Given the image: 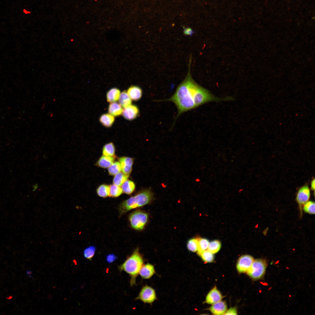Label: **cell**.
I'll return each mask as SVG.
<instances>
[{
	"instance_id": "1",
	"label": "cell",
	"mask_w": 315,
	"mask_h": 315,
	"mask_svg": "<svg viewBox=\"0 0 315 315\" xmlns=\"http://www.w3.org/2000/svg\"><path fill=\"white\" fill-rule=\"evenodd\" d=\"M184 80L179 85L173 95L170 98L162 101L173 102L178 110L177 118L184 112L195 108L211 102H220L228 100L227 97L220 98L197 83L192 79L190 71Z\"/></svg>"
},
{
	"instance_id": "2",
	"label": "cell",
	"mask_w": 315,
	"mask_h": 315,
	"mask_svg": "<svg viewBox=\"0 0 315 315\" xmlns=\"http://www.w3.org/2000/svg\"><path fill=\"white\" fill-rule=\"evenodd\" d=\"M153 194L149 190L141 191L134 195L123 201L119 207V215L120 216L129 211L141 207L150 202Z\"/></svg>"
},
{
	"instance_id": "3",
	"label": "cell",
	"mask_w": 315,
	"mask_h": 315,
	"mask_svg": "<svg viewBox=\"0 0 315 315\" xmlns=\"http://www.w3.org/2000/svg\"><path fill=\"white\" fill-rule=\"evenodd\" d=\"M143 263V258L139 252L138 248H137L132 255L119 266L120 271H124L130 276L131 285L135 284L136 278Z\"/></svg>"
},
{
	"instance_id": "4",
	"label": "cell",
	"mask_w": 315,
	"mask_h": 315,
	"mask_svg": "<svg viewBox=\"0 0 315 315\" xmlns=\"http://www.w3.org/2000/svg\"><path fill=\"white\" fill-rule=\"evenodd\" d=\"M267 263L262 259L254 260L250 267L247 272V274L252 279L257 280L261 279L265 272Z\"/></svg>"
},
{
	"instance_id": "5",
	"label": "cell",
	"mask_w": 315,
	"mask_h": 315,
	"mask_svg": "<svg viewBox=\"0 0 315 315\" xmlns=\"http://www.w3.org/2000/svg\"><path fill=\"white\" fill-rule=\"evenodd\" d=\"M148 218V214L141 210H136L131 213L129 220L131 227L138 230H143L146 224Z\"/></svg>"
},
{
	"instance_id": "6",
	"label": "cell",
	"mask_w": 315,
	"mask_h": 315,
	"mask_svg": "<svg viewBox=\"0 0 315 315\" xmlns=\"http://www.w3.org/2000/svg\"><path fill=\"white\" fill-rule=\"evenodd\" d=\"M136 299L145 303L151 304L157 299L155 291L151 287L146 285L142 288Z\"/></svg>"
},
{
	"instance_id": "7",
	"label": "cell",
	"mask_w": 315,
	"mask_h": 315,
	"mask_svg": "<svg viewBox=\"0 0 315 315\" xmlns=\"http://www.w3.org/2000/svg\"><path fill=\"white\" fill-rule=\"evenodd\" d=\"M310 197V190L308 185H305L299 189L296 195V200L300 210L301 215H302L303 205L309 201Z\"/></svg>"
},
{
	"instance_id": "8",
	"label": "cell",
	"mask_w": 315,
	"mask_h": 315,
	"mask_svg": "<svg viewBox=\"0 0 315 315\" xmlns=\"http://www.w3.org/2000/svg\"><path fill=\"white\" fill-rule=\"evenodd\" d=\"M253 258L249 255H244L239 259L237 265L238 271L239 273L247 272L253 260Z\"/></svg>"
},
{
	"instance_id": "9",
	"label": "cell",
	"mask_w": 315,
	"mask_h": 315,
	"mask_svg": "<svg viewBox=\"0 0 315 315\" xmlns=\"http://www.w3.org/2000/svg\"><path fill=\"white\" fill-rule=\"evenodd\" d=\"M121 167L122 172L128 178L132 171L134 159L127 157H123L118 158Z\"/></svg>"
},
{
	"instance_id": "10",
	"label": "cell",
	"mask_w": 315,
	"mask_h": 315,
	"mask_svg": "<svg viewBox=\"0 0 315 315\" xmlns=\"http://www.w3.org/2000/svg\"><path fill=\"white\" fill-rule=\"evenodd\" d=\"M139 113L138 107L135 105L131 104L123 109L122 115L125 118L131 120L135 119Z\"/></svg>"
},
{
	"instance_id": "11",
	"label": "cell",
	"mask_w": 315,
	"mask_h": 315,
	"mask_svg": "<svg viewBox=\"0 0 315 315\" xmlns=\"http://www.w3.org/2000/svg\"><path fill=\"white\" fill-rule=\"evenodd\" d=\"M223 296L216 287H214L208 293L206 298V303L213 304L221 300Z\"/></svg>"
},
{
	"instance_id": "12",
	"label": "cell",
	"mask_w": 315,
	"mask_h": 315,
	"mask_svg": "<svg viewBox=\"0 0 315 315\" xmlns=\"http://www.w3.org/2000/svg\"><path fill=\"white\" fill-rule=\"evenodd\" d=\"M155 273L154 266L148 263L143 265L140 269L139 274L142 278L148 279L150 278Z\"/></svg>"
},
{
	"instance_id": "13",
	"label": "cell",
	"mask_w": 315,
	"mask_h": 315,
	"mask_svg": "<svg viewBox=\"0 0 315 315\" xmlns=\"http://www.w3.org/2000/svg\"><path fill=\"white\" fill-rule=\"evenodd\" d=\"M225 302L220 301L212 304L209 308L210 312L214 315L224 314L227 310Z\"/></svg>"
},
{
	"instance_id": "14",
	"label": "cell",
	"mask_w": 315,
	"mask_h": 315,
	"mask_svg": "<svg viewBox=\"0 0 315 315\" xmlns=\"http://www.w3.org/2000/svg\"><path fill=\"white\" fill-rule=\"evenodd\" d=\"M127 92L132 100L137 101L141 98L142 95L141 89L137 86H132L129 87Z\"/></svg>"
},
{
	"instance_id": "15",
	"label": "cell",
	"mask_w": 315,
	"mask_h": 315,
	"mask_svg": "<svg viewBox=\"0 0 315 315\" xmlns=\"http://www.w3.org/2000/svg\"><path fill=\"white\" fill-rule=\"evenodd\" d=\"M116 157L103 155L98 160L95 165L103 168H108L114 162Z\"/></svg>"
},
{
	"instance_id": "16",
	"label": "cell",
	"mask_w": 315,
	"mask_h": 315,
	"mask_svg": "<svg viewBox=\"0 0 315 315\" xmlns=\"http://www.w3.org/2000/svg\"><path fill=\"white\" fill-rule=\"evenodd\" d=\"M121 92L120 90L116 88H113L107 92L106 98L107 101L110 103L116 102L119 99Z\"/></svg>"
},
{
	"instance_id": "17",
	"label": "cell",
	"mask_w": 315,
	"mask_h": 315,
	"mask_svg": "<svg viewBox=\"0 0 315 315\" xmlns=\"http://www.w3.org/2000/svg\"><path fill=\"white\" fill-rule=\"evenodd\" d=\"M108 113L114 117L122 114L123 108L120 104L116 102L110 103L108 108Z\"/></svg>"
},
{
	"instance_id": "18",
	"label": "cell",
	"mask_w": 315,
	"mask_h": 315,
	"mask_svg": "<svg viewBox=\"0 0 315 315\" xmlns=\"http://www.w3.org/2000/svg\"><path fill=\"white\" fill-rule=\"evenodd\" d=\"M114 117L109 113H104L100 116L99 121L104 126L107 127H110L114 123Z\"/></svg>"
},
{
	"instance_id": "19",
	"label": "cell",
	"mask_w": 315,
	"mask_h": 315,
	"mask_svg": "<svg viewBox=\"0 0 315 315\" xmlns=\"http://www.w3.org/2000/svg\"><path fill=\"white\" fill-rule=\"evenodd\" d=\"M118 101L119 104L123 108L131 105L132 100L126 91H123L121 93Z\"/></svg>"
},
{
	"instance_id": "20",
	"label": "cell",
	"mask_w": 315,
	"mask_h": 315,
	"mask_svg": "<svg viewBox=\"0 0 315 315\" xmlns=\"http://www.w3.org/2000/svg\"><path fill=\"white\" fill-rule=\"evenodd\" d=\"M123 192L125 193L130 195L134 191L135 185L132 181L127 180L121 186Z\"/></svg>"
},
{
	"instance_id": "21",
	"label": "cell",
	"mask_w": 315,
	"mask_h": 315,
	"mask_svg": "<svg viewBox=\"0 0 315 315\" xmlns=\"http://www.w3.org/2000/svg\"><path fill=\"white\" fill-rule=\"evenodd\" d=\"M115 152V147L112 142L107 143L103 146L102 149V154L103 155L116 157Z\"/></svg>"
},
{
	"instance_id": "22",
	"label": "cell",
	"mask_w": 315,
	"mask_h": 315,
	"mask_svg": "<svg viewBox=\"0 0 315 315\" xmlns=\"http://www.w3.org/2000/svg\"><path fill=\"white\" fill-rule=\"evenodd\" d=\"M109 185L106 184H102L100 185L97 189V193L99 197L103 198H106L109 196Z\"/></svg>"
},
{
	"instance_id": "23",
	"label": "cell",
	"mask_w": 315,
	"mask_h": 315,
	"mask_svg": "<svg viewBox=\"0 0 315 315\" xmlns=\"http://www.w3.org/2000/svg\"><path fill=\"white\" fill-rule=\"evenodd\" d=\"M109 196L113 197H116L120 196L123 193L122 189L120 186L114 184L109 185Z\"/></svg>"
},
{
	"instance_id": "24",
	"label": "cell",
	"mask_w": 315,
	"mask_h": 315,
	"mask_svg": "<svg viewBox=\"0 0 315 315\" xmlns=\"http://www.w3.org/2000/svg\"><path fill=\"white\" fill-rule=\"evenodd\" d=\"M128 178L122 172H120L115 175L113 179V182L114 184L120 186Z\"/></svg>"
},
{
	"instance_id": "25",
	"label": "cell",
	"mask_w": 315,
	"mask_h": 315,
	"mask_svg": "<svg viewBox=\"0 0 315 315\" xmlns=\"http://www.w3.org/2000/svg\"><path fill=\"white\" fill-rule=\"evenodd\" d=\"M108 171L109 174L112 176L115 175L121 172V167L120 162L118 161L113 162L108 168Z\"/></svg>"
},
{
	"instance_id": "26",
	"label": "cell",
	"mask_w": 315,
	"mask_h": 315,
	"mask_svg": "<svg viewBox=\"0 0 315 315\" xmlns=\"http://www.w3.org/2000/svg\"><path fill=\"white\" fill-rule=\"evenodd\" d=\"M197 239L198 241L197 251L198 254L208 249L209 242V240L205 238H197Z\"/></svg>"
},
{
	"instance_id": "27",
	"label": "cell",
	"mask_w": 315,
	"mask_h": 315,
	"mask_svg": "<svg viewBox=\"0 0 315 315\" xmlns=\"http://www.w3.org/2000/svg\"><path fill=\"white\" fill-rule=\"evenodd\" d=\"M198 254L205 262H212L214 260V256L213 253L208 250L204 251Z\"/></svg>"
},
{
	"instance_id": "28",
	"label": "cell",
	"mask_w": 315,
	"mask_h": 315,
	"mask_svg": "<svg viewBox=\"0 0 315 315\" xmlns=\"http://www.w3.org/2000/svg\"><path fill=\"white\" fill-rule=\"evenodd\" d=\"M220 242L218 240H215L209 243L208 250L214 254L217 253L221 248Z\"/></svg>"
},
{
	"instance_id": "29",
	"label": "cell",
	"mask_w": 315,
	"mask_h": 315,
	"mask_svg": "<svg viewBox=\"0 0 315 315\" xmlns=\"http://www.w3.org/2000/svg\"><path fill=\"white\" fill-rule=\"evenodd\" d=\"M304 211L309 214H314L315 203L312 201H308L302 207Z\"/></svg>"
},
{
	"instance_id": "30",
	"label": "cell",
	"mask_w": 315,
	"mask_h": 315,
	"mask_svg": "<svg viewBox=\"0 0 315 315\" xmlns=\"http://www.w3.org/2000/svg\"><path fill=\"white\" fill-rule=\"evenodd\" d=\"M198 241L197 238H192L190 239L187 244V247L188 250L192 252H195L197 251Z\"/></svg>"
},
{
	"instance_id": "31",
	"label": "cell",
	"mask_w": 315,
	"mask_h": 315,
	"mask_svg": "<svg viewBox=\"0 0 315 315\" xmlns=\"http://www.w3.org/2000/svg\"><path fill=\"white\" fill-rule=\"evenodd\" d=\"M95 250L96 248L93 246L86 248L83 251L84 257L87 259L91 260L95 254Z\"/></svg>"
},
{
	"instance_id": "32",
	"label": "cell",
	"mask_w": 315,
	"mask_h": 315,
	"mask_svg": "<svg viewBox=\"0 0 315 315\" xmlns=\"http://www.w3.org/2000/svg\"><path fill=\"white\" fill-rule=\"evenodd\" d=\"M224 314L225 315H236L237 314V310L235 307H232L226 311Z\"/></svg>"
},
{
	"instance_id": "33",
	"label": "cell",
	"mask_w": 315,
	"mask_h": 315,
	"mask_svg": "<svg viewBox=\"0 0 315 315\" xmlns=\"http://www.w3.org/2000/svg\"><path fill=\"white\" fill-rule=\"evenodd\" d=\"M183 32L185 35H191L194 32V31L190 28H185L183 27Z\"/></svg>"
},
{
	"instance_id": "34",
	"label": "cell",
	"mask_w": 315,
	"mask_h": 315,
	"mask_svg": "<svg viewBox=\"0 0 315 315\" xmlns=\"http://www.w3.org/2000/svg\"><path fill=\"white\" fill-rule=\"evenodd\" d=\"M116 258V257L113 254H109L106 257L107 261L109 263H111L114 261Z\"/></svg>"
},
{
	"instance_id": "35",
	"label": "cell",
	"mask_w": 315,
	"mask_h": 315,
	"mask_svg": "<svg viewBox=\"0 0 315 315\" xmlns=\"http://www.w3.org/2000/svg\"><path fill=\"white\" fill-rule=\"evenodd\" d=\"M315 179H313L311 183V188L312 190H314L315 189Z\"/></svg>"
}]
</instances>
